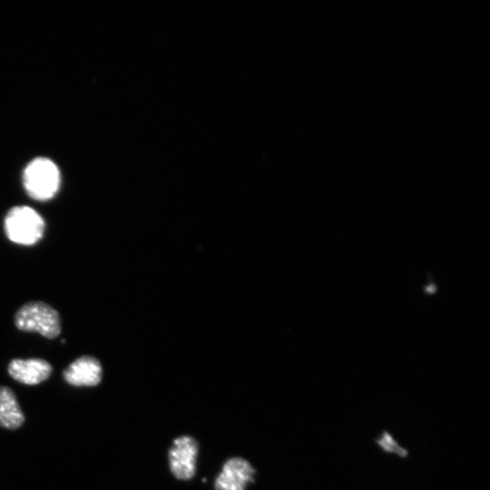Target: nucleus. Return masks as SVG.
I'll list each match as a JSON object with an SVG mask.
<instances>
[{
  "label": "nucleus",
  "mask_w": 490,
  "mask_h": 490,
  "mask_svg": "<svg viewBox=\"0 0 490 490\" xmlns=\"http://www.w3.org/2000/svg\"><path fill=\"white\" fill-rule=\"evenodd\" d=\"M199 453L197 442L190 436L176 439L169 451V466L172 474L180 480H189L196 472Z\"/></svg>",
  "instance_id": "4"
},
{
  "label": "nucleus",
  "mask_w": 490,
  "mask_h": 490,
  "mask_svg": "<svg viewBox=\"0 0 490 490\" xmlns=\"http://www.w3.org/2000/svg\"><path fill=\"white\" fill-rule=\"evenodd\" d=\"M16 327L25 332H37L53 340L61 333L62 323L58 312L44 302H29L16 313Z\"/></svg>",
  "instance_id": "1"
},
{
  "label": "nucleus",
  "mask_w": 490,
  "mask_h": 490,
  "mask_svg": "<svg viewBox=\"0 0 490 490\" xmlns=\"http://www.w3.org/2000/svg\"><path fill=\"white\" fill-rule=\"evenodd\" d=\"M60 183L58 168L47 159L33 160L24 171L25 190L36 201L46 202L52 199L58 192Z\"/></svg>",
  "instance_id": "3"
},
{
  "label": "nucleus",
  "mask_w": 490,
  "mask_h": 490,
  "mask_svg": "<svg viewBox=\"0 0 490 490\" xmlns=\"http://www.w3.org/2000/svg\"><path fill=\"white\" fill-rule=\"evenodd\" d=\"M102 377L101 363L91 356L78 358L63 372L64 382L74 387H96L100 384Z\"/></svg>",
  "instance_id": "5"
},
{
  "label": "nucleus",
  "mask_w": 490,
  "mask_h": 490,
  "mask_svg": "<svg viewBox=\"0 0 490 490\" xmlns=\"http://www.w3.org/2000/svg\"><path fill=\"white\" fill-rule=\"evenodd\" d=\"M25 423L24 413L14 391L6 386H0V427L16 431Z\"/></svg>",
  "instance_id": "8"
},
{
  "label": "nucleus",
  "mask_w": 490,
  "mask_h": 490,
  "mask_svg": "<svg viewBox=\"0 0 490 490\" xmlns=\"http://www.w3.org/2000/svg\"><path fill=\"white\" fill-rule=\"evenodd\" d=\"M255 469L242 458L228 460L216 479V490H245L254 481Z\"/></svg>",
  "instance_id": "6"
},
{
  "label": "nucleus",
  "mask_w": 490,
  "mask_h": 490,
  "mask_svg": "<svg viewBox=\"0 0 490 490\" xmlns=\"http://www.w3.org/2000/svg\"><path fill=\"white\" fill-rule=\"evenodd\" d=\"M4 229L10 241L30 246L42 239L46 223L34 209L24 205L15 206L6 215Z\"/></svg>",
  "instance_id": "2"
},
{
  "label": "nucleus",
  "mask_w": 490,
  "mask_h": 490,
  "mask_svg": "<svg viewBox=\"0 0 490 490\" xmlns=\"http://www.w3.org/2000/svg\"><path fill=\"white\" fill-rule=\"evenodd\" d=\"M374 443L384 453L394 454L400 459H406L409 455L408 451L400 446L388 431H383L379 437L374 439Z\"/></svg>",
  "instance_id": "9"
},
{
  "label": "nucleus",
  "mask_w": 490,
  "mask_h": 490,
  "mask_svg": "<svg viewBox=\"0 0 490 490\" xmlns=\"http://www.w3.org/2000/svg\"><path fill=\"white\" fill-rule=\"evenodd\" d=\"M8 373L16 382L33 386L47 381L53 368L48 362L40 358L15 359L10 363Z\"/></svg>",
  "instance_id": "7"
}]
</instances>
